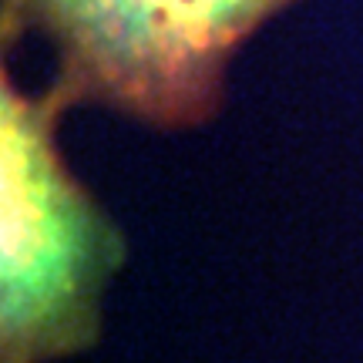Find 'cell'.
<instances>
[{
    "label": "cell",
    "mask_w": 363,
    "mask_h": 363,
    "mask_svg": "<svg viewBox=\"0 0 363 363\" xmlns=\"http://www.w3.org/2000/svg\"><path fill=\"white\" fill-rule=\"evenodd\" d=\"M74 101L54 81L30 98L0 78V363H51L88 350L125 242L67 172L54 142Z\"/></svg>",
    "instance_id": "obj_1"
},
{
    "label": "cell",
    "mask_w": 363,
    "mask_h": 363,
    "mask_svg": "<svg viewBox=\"0 0 363 363\" xmlns=\"http://www.w3.org/2000/svg\"><path fill=\"white\" fill-rule=\"evenodd\" d=\"M293 0H4V44L38 27L57 84L155 128H192L219 111L225 67Z\"/></svg>",
    "instance_id": "obj_2"
}]
</instances>
